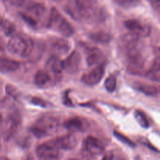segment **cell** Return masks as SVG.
<instances>
[{"label": "cell", "instance_id": "37", "mask_svg": "<svg viewBox=\"0 0 160 160\" xmlns=\"http://www.w3.org/2000/svg\"><path fill=\"white\" fill-rule=\"evenodd\" d=\"M0 148H1V142H0Z\"/></svg>", "mask_w": 160, "mask_h": 160}, {"label": "cell", "instance_id": "34", "mask_svg": "<svg viewBox=\"0 0 160 160\" xmlns=\"http://www.w3.org/2000/svg\"><path fill=\"white\" fill-rule=\"evenodd\" d=\"M2 113L0 112V123H2Z\"/></svg>", "mask_w": 160, "mask_h": 160}, {"label": "cell", "instance_id": "10", "mask_svg": "<svg viewBox=\"0 0 160 160\" xmlns=\"http://www.w3.org/2000/svg\"><path fill=\"white\" fill-rule=\"evenodd\" d=\"M84 149L86 154L91 156H98L104 152V145L101 141L94 137H88L84 142Z\"/></svg>", "mask_w": 160, "mask_h": 160}, {"label": "cell", "instance_id": "5", "mask_svg": "<svg viewBox=\"0 0 160 160\" xmlns=\"http://www.w3.org/2000/svg\"><path fill=\"white\" fill-rule=\"evenodd\" d=\"M20 124H21V116L18 111L14 110L11 112L3 122L2 134L4 140L6 142L10 140L17 134Z\"/></svg>", "mask_w": 160, "mask_h": 160}, {"label": "cell", "instance_id": "3", "mask_svg": "<svg viewBox=\"0 0 160 160\" xmlns=\"http://www.w3.org/2000/svg\"><path fill=\"white\" fill-rule=\"evenodd\" d=\"M59 119L53 116H45L37 120L30 128L31 132L37 138H44L55 134L59 128Z\"/></svg>", "mask_w": 160, "mask_h": 160}, {"label": "cell", "instance_id": "9", "mask_svg": "<svg viewBox=\"0 0 160 160\" xmlns=\"http://www.w3.org/2000/svg\"><path fill=\"white\" fill-rule=\"evenodd\" d=\"M81 56L78 51H73L62 61L64 71L69 73H76L81 68Z\"/></svg>", "mask_w": 160, "mask_h": 160}, {"label": "cell", "instance_id": "16", "mask_svg": "<svg viewBox=\"0 0 160 160\" xmlns=\"http://www.w3.org/2000/svg\"><path fill=\"white\" fill-rule=\"evenodd\" d=\"M64 127L72 131H83L87 128V122L78 117L69 119L64 122Z\"/></svg>", "mask_w": 160, "mask_h": 160}, {"label": "cell", "instance_id": "26", "mask_svg": "<svg viewBox=\"0 0 160 160\" xmlns=\"http://www.w3.org/2000/svg\"><path fill=\"white\" fill-rule=\"evenodd\" d=\"M116 1L120 6H123V7L130 8L138 4L140 0H116Z\"/></svg>", "mask_w": 160, "mask_h": 160}, {"label": "cell", "instance_id": "25", "mask_svg": "<svg viewBox=\"0 0 160 160\" xmlns=\"http://www.w3.org/2000/svg\"><path fill=\"white\" fill-rule=\"evenodd\" d=\"M105 88L109 92H113L117 88V78L113 75L108 77L105 81Z\"/></svg>", "mask_w": 160, "mask_h": 160}, {"label": "cell", "instance_id": "24", "mask_svg": "<svg viewBox=\"0 0 160 160\" xmlns=\"http://www.w3.org/2000/svg\"><path fill=\"white\" fill-rule=\"evenodd\" d=\"M134 116H135V118L136 120H137V121L138 122V123L142 127V128H148V127H149V121H148L146 115H145L144 112L138 110L136 111L135 113H134Z\"/></svg>", "mask_w": 160, "mask_h": 160}, {"label": "cell", "instance_id": "17", "mask_svg": "<svg viewBox=\"0 0 160 160\" xmlns=\"http://www.w3.org/2000/svg\"><path fill=\"white\" fill-rule=\"evenodd\" d=\"M145 76L150 81H160V57L156 58L152 63L150 68L145 72Z\"/></svg>", "mask_w": 160, "mask_h": 160}, {"label": "cell", "instance_id": "7", "mask_svg": "<svg viewBox=\"0 0 160 160\" xmlns=\"http://www.w3.org/2000/svg\"><path fill=\"white\" fill-rule=\"evenodd\" d=\"M124 24L130 32L139 38L148 37L151 34L150 26L142 23L138 20H128L125 21Z\"/></svg>", "mask_w": 160, "mask_h": 160}, {"label": "cell", "instance_id": "33", "mask_svg": "<svg viewBox=\"0 0 160 160\" xmlns=\"http://www.w3.org/2000/svg\"><path fill=\"white\" fill-rule=\"evenodd\" d=\"M3 20H4V19H3L2 17H1V15H0V26H1V25H2V23Z\"/></svg>", "mask_w": 160, "mask_h": 160}, {"label": "cell", "instance_id": "21", "mask_svg": "<svg viewBox=\"0 0 160 160\" xmlns=\"http://www.w3.org/2000/svg\"><path fill=\"white\" fill-rule=\"evenodd\" d=\"M27 10L31 14L34 15V17H38V18H41L43 17L45 13V6L41 3H32L27 8Z\"/></svg>", "mask_w": 160, "mask_h": 160}, {"label": "cell", "instance_id": "31", "mask_svg": "<svg viewBox=\"0 0 160 160\" xmlns=\"http://www.w3.org/2000/svg\"><path fill=\"white\" fill-rule=\"evenodd\" d=\"M31 102L34 105H37V106H42V107H45V106H46V105H45L46 103L45 102V101H43V100L41 99V98H36V97H34V98H32Z\"/></svg>", "mask_w": 160, "mask_h": 160}, {"label": "cell", "instance_id": "36", "mask_svg": "<svg viewBox=\"0 0 160 160\" xmlns=\"http://www.w3.org/2000/svg\"><path fill=\"white\" fill-rule=\"evenodd\" d=\"M157 88H158V92L160 93V86H159V87H157Z\"/></svg>", "mask_w": 160, "mask_h": 160}, {"label": "cell", "instance_id": "20", "mask_svg": "<svg viewBox=\"0 0 160 160\" xmlns=\"http://www.w3.org/2000/svg\"><path fill=\"white\" fill-rule=\"evenodd\" d=\"M50 81V75L47 71L38 70L34 75V84L38 87H43Z\"/></svg>", "mask_w": 160, "mask_h": 160}, {"label": "cell", "instance_id": "18", "mask_svg": "<svg viewBox=\"0 0 160 160\" xmlns=\"http://www.w3.org/2000/svg\"><path fill=\"white\" fill-rule=\"evenodd\" d=\"M87 53L88 56L86 61H87L88 65L90 67L98 63L102 59V52L95 47H92V48H88Z\"/></svg>", "mask_w": 160, "mask_h": 160}, {"label": "cell", "instance_id": "2", "mask_svg": "<svg viewBox=\"0 0 160 160\" xmlns=\"http://www.w3.org/2000/svg\"><path fill=\"white\" fill-rule=\"evenodd\" d=\"M7 50L12 55L22 58H27L32 52L33 42L30 38L21 34L11 36L6 45Z\"/></svg>", "mask_w": 160, "mask_h": 160}, {"label": "cell", "instance_id": "14", "mask_svg": "<svg viewBox=\"0 0 160 160\" xmlns=\"http://www.w3.org/2000/svg\"><path fill=\"white\" fill-rule=\"evenodd\" d=\"M20 68V62L10 58L0 56V73H9L17 71Z\"/></svg>", "mask_w": 160, "mask_h": 160}, {"label": "cell", "instance_id": "13", "mask_svg": "<svg viewBox=\"0 0 160 160\" xmlns=\"http://www.w3.org/2000/svg\"><path fill=\"white\" fill-rule=\"evenodd\" d=\"M70 47L71 45L68 41L63 38H58L52 43L51 50L53 54L59 57V56L67 54L70 51Z\"/></svg>", "mask_w": 160, "mask_h": 160}, {"label": "cell", "instance_id": "22", "mask_svg": "<svg viewBox=\"0 0 160 160\" xmlns=\"http://www.w3.org/2000/svg\"><path fill=\"white\" fill-rule=\"evenodd\" d=\"M139 91H141L143 93L146 94L148 95H154L156 94L159 93L158 92V88L155 87V86L148 85V84H138V83L137 86H136Z\"/></svg>", "mask_w": 160, "mask_h": 160}, {"label": "cell", "instance_id": "1", "mask_svg": "<svg viewBox=\"0 0 160 160\" xmlns=\"http://www.w3.org/2000/svg\"><path fill=\"white\" fill-rule=\"evenodd\" d=\"M83 20L89 23H101L106 20V11L99 6L98 0H78Z\"/></svg>", "mask_w": 160, "mask_h": 160}, {"label": "cell", "instance_id": "15", "mask_svg": "<svg viewBox=\"0 0 160 160\" xmlns=\"http://www.w3.org/2000/svg\"><path fill=\"white\" fill-rule=\"evenodd\" d=\"M65 10L73 20L78 21L83 20L82 12L78 0H69L65 6Z\"/></svg>", "mask_w": 160, "mask_h": 160}, {"label": "cell", "instance_id": "32", "mask_svg": "<svg viewBox=\"0 0 160 160\" xmlns=\"http://www.w3.org/2000/svg\"><path fill=\"white\" fill-rule=\"evenodd\" d=\"M3 50H4V44H3L2 40L0 38V52H2Z\"/></svg>", "mask_w": 160, "mask_h": 160}, {"label": "cell", "instance_id": "27", "mask_svg": "<svg viewBox=\"0 0 160 160\" xmlns=\"http://www.w3.org/2000/svg\"><path fill=\"white\" fill-rule=\"evenodd\" d=\"M114 135H115V137L117 138V139H119L120 141H121L123 143H125L126 145H131V146H134V144L133 143V142H131L129 138H128L126 136L123 135V134H121L120 133L114 132Z\"/></svg>", "mask_w": 160, "mask_h": 160}, {"label": "cell", "instance_id": "30", "mask_svg": "<svg viewBox=\"0 0 160 160\" xmlns=\"http://www.w3.org/2000/svg\"><path fill=\"white\" fill-rule=\"evenodd\" d=\"M155 11L160 14V0H148Z\"/></svg>", "mask_w": 160, "mask_h": 160}, {"label": "cell", "instance_id": "11", "mask_svg": "<svg viewBox=\"0 0 160 160\" xmlns=\"http://www.w3.org/2000/svg\"><path fill=\"white\" fill-rule=\"evenodd\" d=\"M59 149L70 151L76 148L78 144V138L73 134H67L62 137L57 138L52 141Z\"/></svg>", "mask_w": 160, "mask_h": 160}, {"label": "cell", "instance_id": "6", "mask_svg": "<svg viewBox=\"0 0 160 160\" xmlns=\"http://www.w3.org/2000/svg\"><path fill=\"white\" fill-rule=\"evenodd\" d=\"M36 155L42 159H56L59 158V149L51 141L39 145L36 148Z\"/></svg>", "mask_w": 160, "mask_h": 160}, {"label": "cell", "instance_id": "8", "mask_svg": "<svg viewBox=\"0 0 160 160\" xmlns=\"http://www.w3.org/2000/svg\"><path fill=\"white\" fill-rule=\"evenodd\" d=\"M105 68L102 65L98 66L84 73L81 78V81L86 85L94 86L100 82L104 76Z\"/></svg>", "mask_w": 160, "mask_h": 160}, {"label": "cell", "instance_id": "4", "mask_svg": "<svg viewBox=\"0 0 160 160\" xmlns=\"http://www.w3.org/2000/svg\"><path fill=\"white\" fill-rule=\"evenodd\" d=\"M48 25L49 28H56V31L64 37H70L74 33L73 26L61 15L56 8H52L50 11Z\"/></svg>", "mask_w": 160, "mask_h": 160}, {"label": "cell", "instance_id": "19", "mask_svg": "<svg viewBox=\"0 0 160 160\" xmlns=\"http://www.w3.org/2000/svg\"><path fill=\"white\" fill-rule=\"evenodd\" d=\"M89 38L94 42L100 44L109 43L112 40V36L110 34L106 32V31H97L90 34Z\"/></svg>", "mask_w": 160, "mask_h": 160}, {"label": "cell", "instance_id": "12", "mask_svg": "<svg viewBox=\"0 0 160 160\" xmlns=\"http://www.w3.org/2000/svg\"><path fill=\"white\" fill-rule=\"evenodd\" d=\"M46 71L48 73H52L56 78H59L64 71L62 67V61L59 59L58 56H53L48 59L46 62Z\"/></svg>", "mask_w": 160, "mask_h": 160}, {"label": "cell", "instance_id": "29", "mask_svg": "<svg viewBox=\"0 0 160 160\" xmlns=\"http://www.w3.org/2000/svg\"><path fill=\"white\" fill-rule=\"evenodd\" d=\"M6 93H7L9 96L13 97V98H16V97L18 96V93H17V90H16L12 86L9 85V84H8L6 87Z\"/></svg>", "mask_w": 160, "mask_h": 160}, {"label": "cell", "instance_id": "23", "mask_svg": "<svg viewBox=\"0 0 160 160\" xmlns=\"http://www.w3.org/2000/svg\"><path fill=\"white\" fill-rule=\"evenodd\" d=\"M0 28H2L3 33H4L6 36L13 35L14 32H15L16 28L13 23L11 21H9V20H6V19H4V20H3L2 23V25L0 26Z\"/></svg>", "mask_w": 160, "mask_h": 160}, {"label": "cell", "instance_id": "28", "mask_svg": "<svg viewBox=\"0 0 160 160\" xmlns=\"http://www.w3.org/2000/svg\"><path fill=\"white\" fill-rule=\"evenodd\" d=\"M20 16L21 17V18L23 19L25 22H26L27 23H28V24L31 25V26L34 27L36 25L35 20H34V17H31V16L28 15V14L23 13V12H20Z\"/></svg>", "mask_w": 160, "mask_h": 160}, {"label": "cell", "instance_id": "35", "mask_svg": "<svg viewBox=\"0 0 160 160\" xmlns=\"http://www.w3.org/2000/svg\"><path fill=\"white\" fill-rule=\"evenodd\" d=\"M158 54H159V57H160V48L158 49Z\"/></svg>", "mask_w": 160, "mask_h": 160}]
</instances>
